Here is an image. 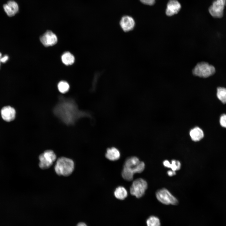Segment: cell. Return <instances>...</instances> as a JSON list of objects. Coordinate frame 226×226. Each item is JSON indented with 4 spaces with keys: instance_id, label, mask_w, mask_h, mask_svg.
Instances as JSON below:
<instances>
[{
    "instance_id": "cell-1",
    "label": "cell",
    "mask_w": 226,
    "mask_h": 226,
    "mask_svg": "<svg viewBox=\"0 0 226 226\" xmlns=\"http://www.w3.org/2000/svg\"><path fill=\"white\" fill-rule=\"evenodd\" d=\"M55 112L64 122L67 124L74 123L78 119L84 116L90 117V114L80 111L72 100H62L55 109Z\"/></svg>"
},
{
    "instance_id": "cell-2",
    "label": "cell",
    "mask_w": 226,
    "mask_h": 226,
    "mask_svg": "<svg viewBox=\"0 0 226 226\" xmlns=\"http://www.w3.org/2000/svg\"><path fill=\"white\" fill-rule=\"evenodd\" d=\"M54 169L58 175L67 176L72 174L74 170V162L71 159L62 157L57 159Z\"/></svg>"
},
{
    "instance_id": "cell-3",
    "label": "cell",
    "mask_w": 226,
    "mask_h": 226,
    "mask_svg": "<svg viewBox=\"0 0 226 226\" xmlns=\"http://www.w3.org/2000/svg\"><path fill=\"white\" fill-rule=\"evenodd\" d=\"M145 168V164L144 162L140 161L136 157L132 156L126 159L123 169L134 175L136 173L142 172Z\"/></svg>"
},
{
    "instance_id": "cell-4",
    "label": "cell",
    "mask_w": 226,
    "mask_h": 226,
    "mask_svg": "<svg viewBox=\"0 0 226 226\" xmlns=\"http://www.w3.org/2000/svg\"><path fill=\"white\" fill-rule=\"evenodd\" d=\"M215 72V69L213 66L204 62L197 63L192 71L194 75L203 78L208 77L213 75Z\"/></svg>"
},
{
    "instance_id": "cell-5",
    "label": "cell",
    "mask_w": 226,
    "mask_h": 226,
    "mask_svg": "<svg viewBox=\"0 0 226 226\" xmlns=\"http://www.w3.org/2000/svg\"><path fill=\"white\" fill-rule=\"evenodd\" d=\"M148 188V184L144 179L139 178L134 180L130 188V193L137 198L142 197Z\"/></svg>"
},
{
    "instance_id": "cell-6",
    "label": "cell",
    "mask_w": 226,
    "mask_h": 226,
    "mask_svg": "<svg viewBox=\"0 0 226 226\" xmlns=\"http://www.w3.org/2000/svg\"><path fill=\"white\" fill-rule=\"evenodd\" d=\"M56 159V155L52 150H46L39 156V166L43 170L48 169L52 165Z\"/></svg>"
},
{
    "instance_id": "cell-7",
    "label": "cell",
    "mask_w": 226,
    "mask_h": 226,
    "mask_svg": "<svg viewBox=\"0 0 226 226\" xmlns=\"http://www.w3.org/2000/svg\"><path fill=\"white\" fill-rule=\"evenodd\" d=\"M156 196L158 200L164 204L176 205L178 204L176 198L166 188L158 190L156 192Z\"/></svg>"
},
{
    "instance_id": "cell-8",
    "label": "cell",
    "mask_w": 226,
    "mask_h": 226,
    "mask_svg": "<svg viewBox=\"0 0 226 226\" xmlns=\"http://www.w3.org/2000/svg\"><path fill=\"white\" fill-rule=\"evenodd\" d=\"M226 4V0H216L209 8L208 11L211 15L215 18H221Z\"/></svg>"
},
{
    "instance_id": "cell-9",
    "label": "cell",
    "mask_w": 226,
    "mask_h": 226,
    "mask_svg": "<svg viewBox=\"0 0 226 226\" xmlns=\"http://www.w3.org/2000/svg\"><path fill=\"white\" fill-rule=\"evenodd\" d=\"M42 43L45 46H52L57 42L56 35L50 30L47 31L40 38Z\"/></svg>"
},
{
    "instance_id": "cell-10",
    "label": "cell",
    "mask_w": 226,
    "mask_h": 226,
    "mask_svg": "<svg viewBox=\"0 0 226 226\" xmlns=\"http://www.w3.org/2000/svg\"><path fill=\"white\" fill-rule=\"evenodd\" d=\"M120 24L124 31L127 32L133 29L135 23L134 19L132 17L125 15L121 18L120 22Z\"/></svg>"
},
{
    "instance_id": "cell-11",
    "label": "cell",
    "mask_w": 226,
    "mask_h": 226,
    "mask_svg": "<svg viewBox=\"0 0 226 226\" xmlns=\"http://www.w3.org/2000/svg\"><path fill=\"white\" fill-rule=\"evenodd\" d=\"M16 114L15 109L10 106H5L1 110V115L2 119L7 122L13 121L15 118Z\"/></svg>"
},
{
    "instance_id": "cell-12",
    "label": "cell",
    "mask_w": 226,
    "mask_h": 226,
    "mask_svg": "<svg viewBox=\"0 0 226 226\" xmlns=\"http://www.w3.org/2000/svg\"><path fill=\"white\" fill-rule=\"evenodd\" d=\"M181 6L177 0H170L167 5L166 14L171 16L177 14L180 9Z\"/></svg>"
},
{
    "instance_id": "cell-13",
    "label": "cell",
    "mask_w": 226,
    "mask_h": 226,
    "mask_svg": "<svg viewBox=\"0 0 226 226\" xmlns=\"http://www.w3.org/2000/svg\"><path fill=\"white\" fill-rule=\"evenodd\" d=\"M189 135L191 140L196 142L200 141L204 136L203 131L197 126L194 127L190 130Z\"/></svg>"
},
{
    "instance_id": "cell-14",
    "label": "cell",
    "mask_w": 226,
    "mask_h": 226,
    "mask_svg": "<svg viewBox=\"0 0 226 226\" xmlns=\"http://www.w3.org/2000/svg\"><path fill=\"white\" fill-rule=\"evenodd\" d=\"M3 8L5 13L9 17L15 15L19 10L18 4L13 0L9 1L6 4H4Z\"/></svg>"
},
{
    "instance_id": "cell-15",
    "label": "cell",
    "mask_w": 226,
    "mask_h": 226,
    "mask_svg": "<svg viewBox=\"0 0 226 226\" xmlns=\"http://www.w3.org/2000/svg\"><path fill=\"white\" fill-rule=\"evenodd\" d=\"M105 156L109 160L116 161L120 158V153L117 148L113 147L107 149Z\"/></svg>"
},
{
    "instance_id": "cell-16",
    "label": "cell",
    "mask_w": 226,
    "mask_h": 226,
    "mask_svg": "<svg viewBox=\"0 0 226 226\" xmlns=\"http://www.w3.org/2000/svg\"><path fill=\"white\" fill-rule=\"evenodd\" d=\"M163 164L165 167L170 168L173 171H176L179 170L181 167V163L178 160H172L171 163L168 160H165L163 162Z\"/></svg>"
},
{
    "instance_id": "cell-17",
    "label": "cell",
    "mask_w": 226,
    "mask_h": 226,
    "mask_svg": "<svg viewBox=\"0 0 226 226\" xmlns=\"http://www.w3.org/2000/svg\"><path fill=\"white\" fill-rule=\"evenodd\" d=\"M114 194L117 199L123 200L127 196V192L124 187L119 186L116 189L114 192Z\"/></svg>"
},
{
    "instance_id": "cell-18",
    "label": "cell",
    "mask_w": 226,
    "mask_h": 226,
    "mask_svg": "<svg viewBox=\"0 0 226 226\" xmlns=\"http://www.w3.org/2000/svg\"><path fill=\"white\" fill-rule=\"evenodd\" d=\"M61 59L62 62L66 65L72 64L75 60L73 55L69 52L64 53L62 56Z\"/></svg>"
},
{
    "instance_id": "cell-19",
    "label": "cell",
    "mask_w": 226,
    "mask_h": 226,
    "mask_svg": "<svg viewBox=\"0 0 226 226\" xmlns=\"http://www.w3.org/2000/svg\"><path fill=\"white\" fill-rule=\"evenodd\" d=\"M217 96L223 104H226V88L219 87L217 90Z\"/></svg>"
},
{
    "instance_id": "cell-20",
    "label": "cell",
    "mask_w": 226,
    "mask_h": 226,
    "mask_svg": "<svg viewBox=\"0 0 226 226\" xmlns=\"http://www.w3.org/2000/svg\"><path fill=\"white\" fill-rule=\"evenodd\" d=\"M146 223L147 226H161L159 219L154 216L149 217L146 221Z\"/></svg>"
},
{
    "instance_id": "cell-21",
    "label": "cell",
    "mask_w": 226,
    "mask_h": 226,
    "mask_svg": "<svg viewBox=\"0 0 226 226\" xmlns=\"http://www.w3.org/2000/svg\"><path fill=\"white\" fill-rule=\"evenodd\" d=\"M58 89L61 93H65L67 92L69 90V85L66 81H61L58 84Z\"/></svg>"
},
{
    "instance_id": "cell-22",
    "label": "cell",
    "mask_w": 226,
    "mask_h": 226,
    "mask_svg": "<svg viewBox=\"0 0 226 226\" xmlns=\"http://www.w3.org/2000/svg\"><path fill=\"white\" fill-rule=\"evenodd\" d=\"M219 123L221 126L226 128V114H223L221 116Z\"/></svg>"
},
{
    "instance_id": "cell-23",
    "label": "cell",
    "mask_w": 226,
    "mask_h": 226,
    "mask_svg": "<svg viewBox=\"0 0 226 226\" xmlns=\"http://www.w3.org/2000/svg\"><path fill=\"white\" fill-rule=\"evenodd\" d=\"M143 3L148 5H153L155 3V0H139Z\"/></svg>"
},
{
    "instance_id": "cell-24",
    "label": "cell",
    "mask_w": 226,
    "mask_h": 226,
    "mask_svg": "<svg viewBox=\"0 0 226 226\" xmlns=\"http://www.w3.org/2000/svg\"><path fill=\"white\" fill-rule=\"evenodd\" d=\"M167 173L168 175L170 176H173L176 174L175 171L173 170H170L167 171Z\"/></svg>"
},
{
    "instance_id": "cell-25",
    "label": "cell",
    "mask_w": 226,
    "mask_h": 226,
    "mask_svg": "<svg viewBox=\"0 0 226 226\" xmlns=\"http://www.w3.org/2000/svg\"><path fill=\"white\" fill-rule=\"evenodd\" d=\"M8 57L7 55L4 56L3 57L1 58V62L4 63L8 59Z\"/></svg>"
},
{
    "instance_id": "cell-26",
    "label": "cell",
    "mask_w": 226,
    "mask_h": 226,
    "mask_svg": "<svg viewBox=\"0 0 226 226\" xmlns=\"http://www.w3.org/2000/svg\"><path fill=\"white\" fill-rule=\"evenodd\" d=\"M77 226H87V225L83 222H80L78 223Z\"/></svg>"
},
{
    "instance_id": "cell-27",
    "label": "cell",
    "mask_w": 226,
    "mask_h": 226,
    "mask_svg": "<svg viewBox=\"0 0 226 226\" xmlns=\"http://www.w3.org/2000/svg\"><path fill=\"white\" fill-rule=\"evenodd\" d=\"M1 56H2V54H1L0 53V62H1Z\"/></svg>"
}]
</instances>
